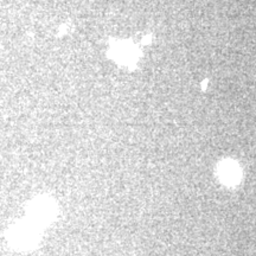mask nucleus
Segmentation results:
<instances>
[{
	"mask_svg": "<svg viewBox=\"0 0 256 256\" xmlns=\"http://www.w3.org/2000/svg\"><path fill=\"white\" fill-rule=\"evenodd\" d=\"M222 177L224 180L232 183V182L238 180V168L235 165L230 164H224L222 168Z\"/></svg>",
	"mask_w": 256,
	"mask_h": 256,
	"instance_id": "obj_1",
	"label": "nucleus"
}]
</instances>
